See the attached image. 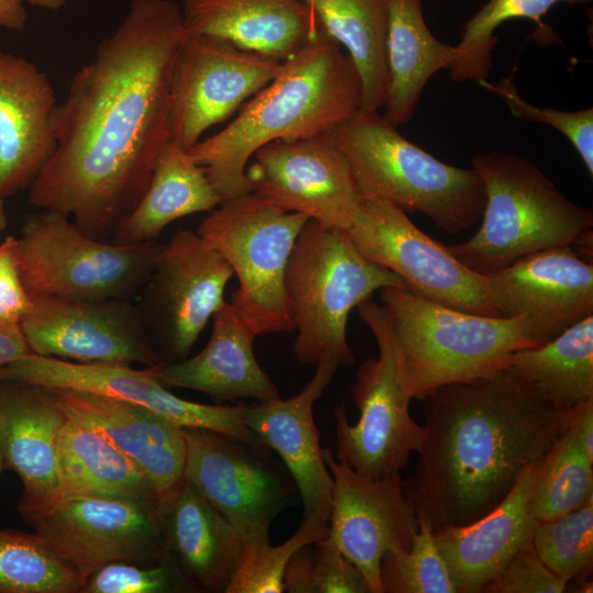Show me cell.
<instances>
[{"mask_svg":"<svg viewBox=\"0 0 593 593\" xmlns=\"http://www.w3.org/2000/svg\"><path fill=\"white\" fill-rule=\"evenodd\" d=\"M65 414L101 433L147 477L160 500L184 479L183 427L142 406L103 394L49 389Z\"/></svg>","mask_w":593,"mask_h":593,"instance_id":"cell-23","label":"cell"},{"mask_svg":"<svg viewBox=\"0 0 593 593\" xmlns=\"http://www.w3.org/2000/svg\"><path fill=\"white\" fill-rule=\"evenodd\" d=\"M21 515L64 562L86 577L112 562L154 566L170 560L158 503L58 495Z\"/></svg>","mask_w":593,"mask_h":593,"instance_id":"cell-11","label":"cell"},{"mask_svg":"<svg viewBox=\"0 0 593 593\" xmlns=\"http://www.w3.org/2000/svg\"><path fill=\"white\" fill-rule=\"evenodd\" d=\"M502 369L558 409L593 399V314L545 344L514 353Z\"/></svg>","mask_w":593,"mask_h":593,"instance_id":"cell-32","label":"cell"},{"mask_svg":"<svg viewBox=\"0 0 593 593\" xmlns=\"http://www.w3.org/2000/svg\"><path fill=\"white\" fill-rule=\"evenodd\" d=\"M471 167L484 184L482 224L468 240L447 246L466 267L488 275L562 246L592 259V210L568 199L533 161L490 152L473 155Z\"/></svg>","mask_w":593,"mask_h":593,"instance_id":"cell-5","label":"cell"},{"mask_svg":"<svg viewBox=\"0 0 593 593\" xmlns=\"http://www.w3.org/2000/svg\"><path fill=\"white\" fill-rule=\"evenodd\" d=\"M379 355L363 361L350 392L359 418L350 424L344 403L334 410L336 459L370 478L380 479L401 471L425 438L424 425L410 414L412 395L396 351L388 312L368 299L358 306Z\"/></svg>","mask_w":593,"mask_h":593,"instance_id":"cell-10","label":"cell"},{"mask_svg":"<svg viewBox=\"0 0 593 593\" xmlns=\"http://www.w3.org/2000/svg\"><path fill=\"white\" fill-rule=\"evenodd\" d=\"M586 4L591 0H489L466 23L457 55L449 67L456 82L486 79L492 67V53L499 42L496 29L508 20L528 19L545 30L541 18L558 3Z\"/></svg>","mask_w":593,"mask_h":593,"instance_id":"cell-35","label":"cell"},{"mask_svg":"<svg viewBox=\"0 0 593 593\" xmlns=\"http://www.w3.org/2000/svg\"><path fill=\"white\" fill-rule=\"evenodd\" d=\"M27 13L23 0H0V27L9 31H23Z\"/></svg>","mask_w":593,"mask_h":593,"instance_id":"cell-48","label":"cell"},{"mask_svg":"<svg viewBox=\"0 0 593 593\" xmlns=\"http://www.w3.org/2000/svg\"><path fill=\"white\" fill-rule=\"evenodd\" d=\"M188 34L176 0H133L54 113L56 148L29 187L40 210L107 240L134 209L169 141L175 64Z\"/></svg>","mask_w":593,"mask_h":593,"instance_id":"cell-1","label":"cell"},{"mask_svg":"<svg viewBox=\"0 0 593 593\" xmlns=\"http://www.w3.org/2000/svg\"><path fill=\"white\" fill-rule=\"evenodd\" d=\"M87 578L36 533L0 529V593H80Z\"/></svg>","mask_w":593,"mask_h":593,"instance_id":"cell-34","label":"cell"},{"mask_svg":"<svg viewBox=\"0 0 593 593\" xmlns=\"http://www.w3.org/2000/svg\"><path fill=\"white\" fill-rule=\"evenodd\" d=\"M66 421L49 389L0 383V443L4 467L23 483L20 513L58 496L57 446Z\"/></svg>","mask_w":593,"mask_h":593,"instance_id":"cell-25","label":"cell"},{"mask_svg":"<svg viewBox=\"0 0 593 593\" xmlns=\"http://www.w3.org/2000/svg\"><path fill=\"white\" fill-rule=\"evenodd\" d=\"M388 12L383 116L399 127L412 119L427 81L437 71L449 69L457 48L433 35L422 0H388Z\"/></svg>","mask_w":593,"mask_h":593,"instance_id":"cell-29","label":"cell"},{"mask_svg":"<svg viewBox=\"0 0 593 593\" xmlns=\"http://www.w3.org/2000/svg\"><path fill=\"white\" fill-rule=\"evenodd\" d=\"M313 544L298 549L289 560L283 574L284 591L315 593Z\"/></svg>","mask_w":593,"mask_h":593,"instance_id":"cell-45","label":"cell"},{"mask_svg":"<svg viewBox=\"0 0 593 593\" xmlns=\"http://www.w3.org/2000/svg\"><path fill=\"white\" fill-rule=\"evenodd\" d=\"M570 428L583 454L593 462V399L575 406Z\"/></svg>","mask_w":593,"mask_h":593,"instance_id":"cell-46","label":"cell"},{"mask_svg":"<svg viewBox=\"0 0 593 593\" xmlns=\"http://www.w3.org/2000/svg\"><path fill=\"white\" fill-rule=\"evenodd\" d=\"M592 496L593 462L569 426L546 455L530 513L536 521L553 519L581 507Z\"/></svg>","mask_w":593,"mask_h":593,"instance_id":"cell-36","label":"cell"},{"mask_svg":"<svg viewBox=\"0 0 593 593\" xmlns=\"http://www.w3.org/2000/svg\"><path fill=\"white\" fill-rule=\"evenodd\" d=\"M387 287L406 288L396 273L368 260L345 230L309 220L290 254L284 290L301 363L355 362L347 340L354 307Z\"/></svg>","mask_w":593,"mask_h":593,"instance_id":"cell-7","label":"cell"},{"mask_svg":"<svg viewBox=\"0 0 593 593\" xmlns=\"http://www.w3.org/2000/svg\"><path fill=\"white\" fill-rule=\"evenodd\" d=\"M345 231L368 260L396 273L413 293L460 311L497 316L486 277L466 267L393 203L362 198Z\"/></svg>","mask_w":593,"mask_h":593,"instance_id":"cell-13","label":"cell"},{"mask_svg":"<svg viewBox=\"0 0 593 593\" xmlns=\"http://www.w3.org/2000/svg\"><path fill=\"white\" fill-rule=\"evenodd\" d=\"M312 549L315 593H371L362 572L327 535Z\"/></svg>","mask_w":593,"mask_h":593,"instance_id":"cell-43","label":"cell"},{"mask_svg":"<svg viewBox=\"0 0 593 593\" xmlns=\"http://www.w3.org/2000/svg\"><path fill=\"white\" fill-rule=\"evenodd\" d=\"M418 529L407 551H388L380 563L383 593H457L434 540L432 524L417 514Z\"/></svg>","mask_w":593,"mask_h":593,"instance_id":"cell-38","label":"cell"},{"mask_svg":"<svg viewBox=\"0 0 593 593\" xmlns=\"http://www.w3.org/2000/svg\"><path fill=\"white\" fill-rule=\"evenodd\" d=\"M329 132L362 198L422 213L450 234L482 216L485 191L479 174L437 159L406 139L378 110L360 108Z\"/></svg>","mask_w":593,"mask_h":593,"instance_id":"cell-6","label":"cell"},{"mask_svg":"<svg viewBox=\"0 0 593 593\" xmlns=\"http://www.w3.org/2000/svg\"><path fill=\"white\" fill-rule=\"evenodd\" d=\"M32 353L19 324L0 323V367Z\"/></svg>","mask_w":593,"mask_h":593,"instance_id":"cell-47","label":"cell"},{"mask_svg":"<svg viewBox=\"0 0 593 593\" xmlns=\"http://www.w3.org/2000/svg\"><path fill=\"white\" fill-rule=\"evenodd\" d=\"M170 560L188 588L225 592L245 540L186 479L159 503Z\"/></svg>","mask_w":593,"mask_h":593,"instance_id":"cell-27","label":"cell"},{"mask_svg":"<svg viewBox=\"0 0 593 593\" xmlns=\"http://www.w3.org/2000/svg\"><path fill=\"white\" fill-rule=\"evenodd\" d=\"M212 321L204 348L191 358L153 366L157 379L167 388L200 391L220 402L279 399L276 384L255 357L256 335L236 309L225 302Z\"/></svg>","mask_w":593,"mask_h":593,"instance_id":"cell-26","label":"cell"},{"mask_svg":"<svg viewBox=\"0 0 593 593\" xmlns=\"http://www.w3.org/2000/svg\"><path fill=\"white\" fill-rule=\"evenodd\" d=\"M3 468H4V458H3L2 446H1V443H0V472H1V470Z\"/></svg>","mask_w":593,"mask_h":593,"instance_id":"cell-51","label":"cell"},{"mask_svg":"<svg viewBox=\"0 0 593 593\" xmlns=\"http://www.w3.org/2000/svg\"><path fill=\"white\" fill-rule=\"evenodd\" d=\"M318 29L351 59L361 81V108L383 107L388 88V0H303Z\"/></svg>","mask_w":593,"mask_h":593,"instance_id":"cell-33","label":"cell"},{"mask_svg":"<svg viewBox=\"0 0 593 593\" xmlns=\"http://www.w3.org/2000/svg\"><path fill=\"white\" fill-rule=\"evenodd\" d=\"M180 9L188 36L220 37L281 61L320 30L303 0H182Z\"/></svg>","mask_w":593,"mask_h":593,"instance_id":"cell-28","label":"cell"},{"mask_svg":"<svg viewBox=\"0 0 593 593\" xmlns=\"http://www.w3.org/2000/svg\"><path fill=\"white\" fill-rule=\"evenodd\" d=\"M31 305L19 270L16 237L8 236L0 244V323L20 324Z\"/></svg>","mask_w":593,"mask_h":593,"instance_id":"cell-44","label":"cell"},{"mask_svg":"<svg viewBox=\"0 0 593 593\" xmlns=\"http://www.w3.org/2000/svg\"><path fill=\"white\" fill-rule=\"evenodd\" d=\"M412 399L440 385L501 370L516 351L558 334L527 316L474 314L422 298L406 288L381 289Z\"/></svg>","mask_w":593,"mask_h":593,"instance_id":"cell-4","label":"cell"},{"mask_svg":"<svg viewBox=\"0 0 593 593\" xmlns=\"http://www.w3.org/2000/svg\"><path fill=\"white\" fill-rule=\"evenodd\" d=\"M532 544L544 564L568 582L588 573L593 561V496L557 518L536 521Z\"/></svg>","mask_w":593,"mask_h":593,"instance_id":"cell-37","label":"cell"},{"mask_svg":"<svg viewBox=\"0 0 593 593\" xmlns=\"http://www.w3.org/2000/svg\"><path fill=\"white\" fill-rule=\"evenodd\" d=\"M568 581L548 569L536 555L532 539L486 583L484 593H561Z\"/></svg>","mask_w":593,"mask_h":593,"instance_id":"cell-42","label":"cell"},{"mask_svg":"<svg viewBox=\"0 0 593 593\" xmlns=\"http://www.w3.org/2000/svg\"><path fill=\"white\" fill-rule=\"evenodd\" d=\"M223 202L204 169L172 141L160 150L146 191L116 227L112 240L137 244L156 240L171 222L209 212Z\"/></svg>","mask_w":593,"mask_h":593,"instance_id":"cell-30","label":"cell"},{"mask_svg":"<svg viewBox=\"0 0 593 593\" xmlns=\"http://www.w3.org/2000/svg\"><path fill=\"white\" fill-rule=\"evenodd\" d=\"M57 100L47 75L0 49V195L27 190L56 148Z\"/></svg>","mask_w":593,"mask_h":593,"instance_id":"cell-22","label":"cell"},{"mask_svg":"<svg viewBox=\"0 0 593 593\" xmlns=\"http://www.w3.org/2000/svg\"><path fill=\"white\" fill-rule=\"evenodd\" d=\"M7 212L4 205V198L0 195V233L3 232L7 227Z\"/></svg>","mask_w":593,"mask_h":593,"instance_id":"cell-50","label":"cell"},{"mask_svg":"<svg viewBox=\"0 0 593 593\" xmlns=\"http://www.w3.org/2000/svg\"><path fill=\"white\" fill-rule=\"evenodd\" d=\"M322 452L333 479L327 536L362 572L371 593H383V555L407 551L418 529L401 473L370 478L338 461L331 448Z\"/></svg>","mask_w":593,"mask_h":593,"instance_id":"cell-18","label":"cell"},{"mask_svg":"<svg viewBox=\"0 0 593 593\" xmlns=\"http://www.w3.org/2000/svg\"><path fill=\"white\" fill-rule=\"evenodd\" d=\"M188 589L176 564L112 562L91 573L80 593H167Z\"/></svg>","mask_w":593,"mask_h":593,"instance_id":"cell-41","label":"cell"},{"mask_svg":"<svg viewBox=\"0 0 593 593\" xmlns=\"http://www.w3.org/2000/svg\"><path fill=\"white\" fill-rule=\"evenodd\" d=\"M72 389L103 394L147 409L183 428H203L262 444L244 422L246 405H209L183 400L156 377L153 366L78 363L33 353L0 367V383Z\"/></svg>","mask_w":593,"mask_h":593,"instance_id":"cell-15","label":"cell"},{"mask_svg":"<svg viewBox=\"0 0 593 593\" xmlns=\"http://www.w3.org/2000/svg\"><path fill=\"white\" fill-rule=\"evenodd\" d=\"M484 276L497 316L527 315L560 334L593 314V262L572 247L544 249Z\"/></svg>","mask_w":593,"mask_h":593,"instance_id":"cell-20","label":"cell"},{"mask_svg":"<svg viewBox=\"0 0 593 593\" xmlns=\"http://www.w3.org/2000/svg\"><path fill=\"white\" fill-rule=\"evenodd\" d=\"M233 275L225 258L197 232L179 231L161 245L147 283L175 361L187 358L223 306L224 290Z\"/></svg>","mask_w":593,"mask_h":593,"instance_id":"cell-19","label":"cell"},{"mask_svg":"<svg viewBox=\"0 0 593 593\" xmlns=\"http://www.w3.org/2000/svg\"><path fill=\"white\" fill-rule=\"evenodd\" d=\"M361 99L351 59L318 30L233 121L188 152L223 201L239 197L251 191L246 168L260 147L327 133L360 109Z\"/></svg>","mask_w":593,"mask_h":593,"instance_id":"cell-3","label":"cell"},{"mask_svg":"<svg viewBox=\"0 0 593 593\" xmlns=\"http://www.w3.org/2000/svg\"><path fill=\"white\" fill-rule=\"evenodd\" d=\"M310 219L287 212L255 191L224 200L197 233L230 264L239 287L231 304L256 336L294 332L284 273Z\"/></svg>","mask_w":593,"mask_h":593,"instance_id":"cell-9","label":"cell"},{"mask_svg":"<svg viewBox=\"0 0 593 593\" xmlns=\"http://www.w3.org/2000/svg\"><path fill=\"white\" fill-rule=\"evenodd\" d=\"M161 245L101 240L69 216L40 210L25 217L16 256L31 298L122 300L148 282Z\"/></svg>","mask_w":593,"mask_h":593,"instance_id":"cell-8","label":"cell"},{"mask_svg":"<svg viewBox=\"0 0 593 593\" xmlns=\"http://www.w3.org/2000/svg\"><path fill=\"white\" fill-rule=\"evenodd\" d=\"M184 479L239 533L246 544L270 541L269 529L298 489L264 444L203 428H183ZM299 493V492H298Z\"/></svg>","mask_w":593,"mask_h":593,"instance_id":"cell-12","label":"cell"},{"mask_svg":"<svg viewBox=\"0 0 593 593\" xmlns=\"http://www.w3.org/2000/svg\"><path fill=\"white\" fill-rule=\"evenodd\" d=\"M327 533L328 523L302 521L295 533L278 546L270 545V541L246 544L225 592L282 593L284 570L293 553Z\"/></svg>","mask_w":593,"mask_h":593,"instance_id":"cell-39","label":"cell"},{"mask_svg":"<svg viewBox=\"0 0 593 593\" xmlns=\"http://www.w3.org/2000/svg\"><path fill=\"white\" fill-rule=\"evenodd\" d=\"M339 365L324 360L304 388L290 399L247 406L246 426L273 450L292 477L303 504L304 522L328 523L332 474L320 447L313 406L332 382Z\"/></svg>","mask_w":593,"mask_h":593,"instance_id":"cell-21","label":"cell"},{"mask_svg":"<svg viewBox=\"0 0 593 593\" xmlns=\"http://www.w3.org/2000/svg\"><path fill=\"white\" fill-rule=\"evenodd\" d=\"M547 455V454H546ZM546 455L521 473L508 495L491 512L463 526L434 530V540L457 593H481L513 555L532 539V499Z\"/></svg>","mask_w":593,"mask_h":593,"instance_id":"cell-24","label":"cell"},{"mask_svg":"<svg viewBox=\"0 0 593 593\" xmlns=\"http://www.w3.org/2000/svg\"><path fill=\"white\" fill-rule=\"evenodd\" d=\"M280 66L281 60L220 37L188 36L172 74L169 139L189 150L264 88Z\"/></svg>","mask_w":593,"mask_h":593,"instance_id":"cell-14","label":"cell"},{"mask_svg":"<svg viewBox=\"0 0 593 593\" xmlns=\"http://www.w3.org/2000/svg\"><path fill=\"white\" fill-rule=\"evenodd\" d=\"M419 401L426 438L402 490L433 530L496 507L568 429L575 409L553 406L503 369L440 385Z\"/></svg>","mask_w":593,"mask_h":593,"instance_id":"cell-2","label":"cell"},{"mask_svg":"<svg viewBox=\"0 0 593 593\" xmlns=\"http://www.w3.org/2000/svg\"><path fill=\"white\" fill-rule=\"evenodd\" d=\"M514 71L515 68L497 81L483 79L478 83L499 97L516 119L544 123L560 132L575 148L590 176H593V108L562 111L534 105L518 93L514 85Z\"/></svg>","mask_w":593,"mask_h":593,"instance_id":"cell-40","label":"cell"},{"mask_svg":"<svg viewBox=\"0 0 593 593\" xmlns=\"http://www.w3.org/2000/svg\"><path fill=\"white\" fill-rule=\"evenodd\" d=\"M58 495L160 503L147 477L101 433L67 416L57 446Z\"/></svg>","mask_w":593,"mask_h":593,"instance_id":"cell-31","label":"cell"},{"mask_svg":"<svg viewBox=\"0 0 593 593\" xmlns=\"http://www.w3.org/2000/svg\"><path fill=\"white\" fill-rule=\"evenodd\" d=\"M31 299L19 325L33 354L78 363L163 362L139 315L122 300Z\"/></svg>","mask_w":593,"mask_h":593,"instance_id":"cell-17","label":"cell"},{"mask_svg":"<svg viewBox=\"0 0 593 593\" xmlns=\"http://www.w3.org/2000/svg\"><path fill=\"white\" fill-rule=\"evenodd\" d=\"M247 165L251 191L276 206L347 230L362 197L331 132L260 147Z\"/></svg>","mask_w":593,"mask_h":593,"instance_id":"cell-16","label":"cell"},{"mask_svg":"<svg viewBox=\"0 0 593 593\" xmlns=\"http://www.w3.org/2000/svg\"><path fill=\"white\" fill-rule=\"evenodd\" d=\"M24 2L48 11H57L66 5L68 0H23Z\"/></svg>","mask_w":593,"mask_h":593,"instance_id":"cell-49","label":"cell"}]
</instances>
